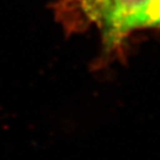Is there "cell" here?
I'll return each instance as SVG.
<instances>
[{"mask_svg": "<svg viewBox=\"0 0 160 160\" xmlns=\"http://www.w3.org/2000/svg\"><path fill=\"white\" fill-rule=\"evenodd\" d=\"M155 0H108L99 18L107 47L119 45L131 31L151 28Z\"/></svg>", "mask_w": 160, "mask_h": 160, "instance_id": "1", "label": "cell"}, {"mask_svg": "<svg viewBox=\"0 0 160 160\" xmlns=\"http://www.w3.org/2000/svg\"><path fill=\"white\" fill-rule=\"evenodd\" d=\"M79 2L90 19L96 20L98 22L108 0H79Z\"/></svg>", "mask_w": 160, "mask_h": 160, "instance_id": "2", "label": "cell"}, {"mask_svg": "<svg viewBox=\"0 0 160 160\" xmlns=\"http://www.w3.org/2000/svg\"><path fill=\"white\" fill-rule=\"evenodd\" d=\"M151 28H160V0H155V10H153Z\"/></svg>", "mask_w": 160, "mask_h": 160, "instance_id": "3", "label": "cell"}]
</instances>
